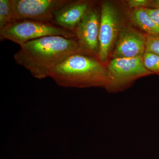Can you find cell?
Segmentation results:
<instances>
[{
  "label": "cell",
  "instance_id": "cell-1",
  "mask_svg": "<svg viewBox=\"0 0 159 159\" xmlns=\"http://www.w3.org/2000/svg\"><path fill=\"white\" fill-rule=\"evenodd\" d=\"M77 53L80 51L76 39L54 35L25 43L14 58L16 63L28 70L33 77L42 79L50 77L57 66Z\"/></svg>",
  "mask_w": 159,
  "mask_h": 159
},
{
  "label": "cell",
  "instance_id": "cell-2",
  "mask_svg": "<svg viewBox=\"0 0 159 159\" xmlns=\"http://www.w3.org/2000/svg\"><path fill=\"white\" fill-rule=\"evenodd\" d=\"M58 85L64 87L107 88L109 83L107 68L97 58L80 53L68 57L50 75Z\"/></svg>",
  "mask_w": 159,
  "mask_h": 159
},
{
  "label": "cell",
  "instance_id": "cell-3",
  "mask_svg": "<svg viewBox=\"0 0 159 159\" xmlns=\"http://www.w3.org/2000/svg\"><path fill=\"white\" fill-rule=\"evenodd\" d=\"M54 35L76 39L72 31L52 23L34 21H18L0 30L1 40H9L20 46L30 41Z\"/></svg>",
  "mask_w": 159,
  "mask_h": 159
},
{
  "label": "cell",
  "instance_id": "cell-4",
  "mask_svg": "<svg viewBox=\"0 0 159 159\" xmlns=\"http://www.w3.org/2000/svg\"><path fill=\"white\" fill-rule=\"evenodd\" d=\"M109 77L108 91L122 90L137 79L152 74L144 65L143 56L114 58L107 66Z\"/></svg>",
  "mask_w": 159,
  "mask_h": 159
},
{
  "label": "cell",
  "instance_id": "cell-5",
  "mask_svg": "<svg viewBox=\"0 0 159 159\" xmlns=\"http://www.w3.org/2000/svg\"><path fill=\"white\" fill-rule=\"evenodd\" d=\"M70 1L11 0V3L16 21L31 20L52 23L55 12Z\"/></svg>",
  "mask_w": 159,
  "mask_h": 159
},
{
  "label": "cell",
  "instance_id": "cell-6",
  "mask_svg": "<svg viewBox=\"0 0 159 159\" xmlns=\"http://www.w3.org/2000/svg\"><path fill=\"white\" fill-rule=\"evenodd\" d=\"M120 23L119 14L116 7L110 2L102 3L100 11L98 58L103 63L108 59L117 41L121 28Z\"/></svg>",
  "mask_w": 159,
  "mask_h": 159
},
{
  "label": "cell",
  "instance_id": "cell-7",
  "mask_svg": "<svg viewBox=\"0 0 159 159\" xmlns=\"http://www.w3.org/2000/svg\"><path fill=\"white\" fill-rule=\"evenodd\" d=\"M100 19V12L93 6L73 31L80 53L97 59L99 49Z\"/></svg>",
  "mask_w": 159,
  "mask_h": 159
},
{
  "label": "cell",
  "instance_id": "cell-8",
  "mask_svg": "<svg viewBox=\"0 0 159 159\" xmlns=\"http://www.w3.org/2000/svg\"><path fill=\"white\" fill-rule=\"evenodd\" d=\"M146 38L134 29L121 27L112 57L114 58L143 56L145 53Z\"/></svg>",
  "mask_w": 159,
  "mask_h": 159
},
{
  "label": "cell",
  "instance_id": "cell-9",
  "mask_svg": "<svg viewBox=\"0 0 159 159\" xmlns=\"http://www.w3.org/2000/svg\"><path fill=\"white\" fill-rule=\"evenodd\" d=\"M93 4L88 1H70L55 12L52 23L73 32L88 11L94 6Z\"/></svg>",
  "mask_w": 159,
  "mask_h": 159
},
{
  "label": "cell",
  "instance_id": "cell-10",
  "mask_svg": "<svg viewBox=\"0 0 159 159\" xmlns=\"http://www.w3.org/2000/svg\"><path fill=\"white\" fill-rule=\"evenodd\" d=\"M129 16L133 23L148 35L159 36V26L152 20L145 8L134 9Z\"/></svg>",
  "mask_w": 159,
  "mask_h": 159
},
{
  "label": "cell",
  "instance_id": "cell-11",
  "mask_svg": "<svg viewBox=\"0 0 159 159\" xmlns=\"http://www.w3.org/2000/svg\"><path fill=\"white\" fill-rule=\"evenodd\" d=\"M16 21L11 0H0V30Z\"/></svg>",
  "mask_w": 159,
  "mask_h": 159
},
{
  "label": "cell",
  "instance_id": "cell-12",
  "mask_svg": "<svg viewBox=\"0 0 159 159\" xmlns=\"http://www.w3.org/2000/svg\"><path fill=\"white\" fill-rule=\"evenodd\" d=\"M144 65L152 74H159V56L153 53L146 52L143 56Z\"/></svg>",
  "mask_w": 159,
  "mask_h": 159
},
{
  "label": "cell",
  "instance_id": "cell-13",
  "mask_svg": "<svg viewBox=\"0 0 159 159\" xmlns=\"http://www.w3.org/2000/svg\"><path fill=\"white\" fill-rule=\"evenodd\" d=\"M145 52L153 53L159 56V36L147 35Z\"/></svg>",
  "mask_w": 159,
  "mask_h": 159
},
{
  "label": "cell",
  "instance_id": "cell-14",
  "mask_svg": "<svg viewBox=\"0 0 159 159\" xmlns=\"http://www.w3.org/2000/svg\"><path fill=\"white\" fill-rule=\"evenodd\" d=\"M152 1L148 0H130L128 1L127 4L131 8L139 9L145 8L147 6H151Z\"/></svg>",
  "mask_w": 159,
  "mask_h": 159
},
{
  "label": "cell",
  "instance_id": "cell-15",
  "mask_svg": "<svg viewBox=\"0 0 159 159\" xmlns=\"http://www.w3.org/2000/svg\"><path fill=\"white\" fill-rule=\"evenodd\" d=\"M152 20L159 26V8H145Z\"/></svg>",
  "mask_w": 159,
  "mask_h": 159
},
{
  "label": "cell",
  "instance_id": "cell-16",
  "mask_svg": "<svg viewBox=\"0 0 159 159\" xmlns=\"http://www.w3.org/2000/svg\"><path fill=\"white\" fill-rule=\"evenodd\" d=\"M151 6H153L155 8H159V0L152 1Z\"/></svg>",
  "mask_w": 159,
  "mask_h": 159
}]
</instances>
